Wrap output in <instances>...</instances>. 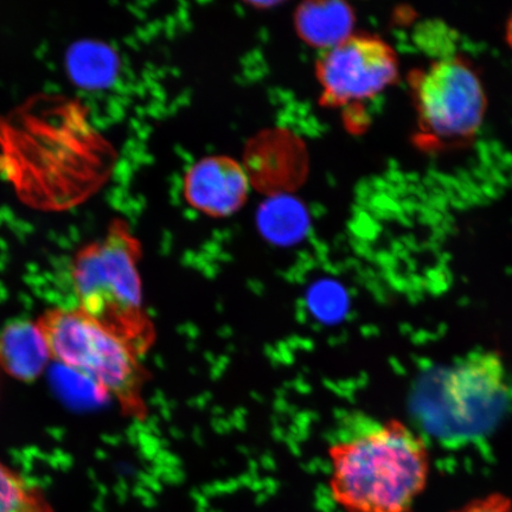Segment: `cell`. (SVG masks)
Returning a JSON list of instances; mask_svg holds the SVG:
<instances>
[{"label":"cell","instance_id":"6da1fadb","mask_svg":"<svg viewBox=\"0 0 512 512\" xmlns=\"http://www.w3.org/2000/svg\"><path fill=\"white\" fill-rule=\"evenodd\" d=\"M113 164L112 145L78 99L36 95L0 115V177L31 208L78 207L101 189Z\"/></svg>","mask_w":512,"mask_h":512},{"label":"cell","instance_id":"7a4b0ae2","mask_svg":"<svg viewBox=\"0 0 512 512\" xmlns=\"http://www.w3.org/2000/svg\"><path fill=\"white\" fill-rule=\"evenodd\" d=\"M328 459L330 495L343 512H412L431 476L426 440L395 419L332 441Z\"/></svg>","mask_w":512,"mask_h":512},{"label":"cell","instance_id":"3957f363","mask_svg":"<svg viewBox=\"0 0 512 512\" xmlns=\"http://www.w3.org/2000/svg\"><path fill=\"white\" fill-rule=\"evenodd\" d=\"M142 258L130 226L114 219L99 238L76 249L68 272L76 307L147 355L157 334L144 303Z\"/></svg>","mask_w":512,"mask_h":512},{"label":"cell","instance_id":"277c9868","mask_svg":"<svg viewBox=\"0 0 512 512\" xmlns=\"http://www.w3.org/2000/svg\"><path fill=\"white\" fill-rule=\"evenodd\" d=\"M51 360L86 379L117 405L125 418L145 422L149 416L145 390L151 379L146 355L78 307H50L36 319Z\"/></svg>","mask_w":512,"mask_h":512},{"label":"cell","instance_id":"5b68a950","mask_svg":"<svg viewBox=\"0 0 512 512\" xmlns=\"http://www.w3.org/2000/svg\"><path fill=\"white\" fill-rule=\"evenodd\" d=\"M504 363L494 352L467 355L422 381L416 413L428 433L460 445L488 434L509 402Z\"/></svg>","mask_w":512,"mask_h":512},{"label":"cell","instance_id":"8992f818","mask_svg":"<svg viewBox=\"0 0 512 512\" xmlns=\"http://www.w3.org/2000/svg\"><path fill=\"white\" fill-rule=\"evenodd\" d=\"M420 127L435 140H464L475 136L486 112L483 83L465 61L435 62L414 82Z\"/></svg>","mask_w":512,"mask_h":512},{"label":"cell","instance_id":"52a82bcc","mask_svg":"<svg viewBox=\"0 0 512 512\" xmlns=\"http://www.w3.org/2000/svg\"><path fill=\"white\" fill-rule=\"evenodd\" d=\"M326 100L332 105L375 98L398 79L394 50L380 38L351 36L325 50L317 68Z\"/></svg>","mask_w":512,"mask_h":512},{"label":"cell","instance_id":"ba28073f","mask_svg":"<svg viewBox=\"0 0 512 512\" xmlns=\"http://www.w3.org/2000/svg\"><path fill=\"white\" fill-rule=\"evenodd\" d=\"M249 181L245 169L227 157L196 163L184 181V194L192 208L214 217H226L245 204Z\"/></svg>","mask_w":512,"mask_h":512},{"label":"cell","instance_id":"9c48e42d","mask_svg":"<svg viewBox=\"0 0 512 512\" xmlns=\"http://www.w3.org/2000/svg\"><path fill=\"white\" fill-rule=\"evenodd\" d=\"M51 362L46 338L36 320H12L0 330V369L11 379L35 382Z\"/></svg>","mask_w":512,"mask_h":512},{"label":"cell","instance_id":"30bf717a","mask_svg":"<svg viewBox=\"0 0 512 512\" xmlns=\"http://www.w3.org/2000/svg\"><path fill=\"white\" fill-rule=\"evenodd\" d=\"M354 22L349 6L338 2L305 4L296 16L304 40L325 50L348 40Z\"/></svg>","mask_w":512,"mask_h":512},{"label":"cell","instance_id":"8fae6325","mask_svg":"<svg viewBox=\"0 0 512 512\" xmlns=\"http://www.w3.org/2000/svg\"><path fill=\"white\" fill-rule=\"evenodd\" d=\"M0 512H55L40 485L0 460Z\"/></svg>","mask_w":512,"mask_h":512},{"label":"cell","instance_id":"7c38bea8","mask_svg":"<svg viewBox=\"0 0 512 512\" xmlns=\"http://www.w3.org/2000/svg\"><path fill=\"white\" fill-rule=\"evenodd\" d=\"M266 227L275 230L277 234H283V227L287 233H292L291 227L299 226L303 219L302 210L294 207L290 202H275L265 211Z\"/></svg>","mask_w":512,"mask_h":512},{"label":"cell","instance_id":"4fadbf2b","mask_svg":"<svg viewBox=\"0 0 512 512\" xmlns=\"http://www.w3.org/2000/svg\"><path fill=\"white\" fill-rule=\"evenodd\" d=\"M451 512H512V499L502 492L473 498Z\"/></svg>","mask_w":512,"mask_h":512},{"label":"cell","instance_id":"5bb4252c","mask_svg":"<svg viewBox=\"0 0 512 512\" xmlns=\"http://www.w3.org/2000/svg\"><path fill=\"white\" fill-rule=\"evenodd\" d=\"M507 40L510 44V47L512 49V16L509 19L508 25H507Z\"/></svg>","mask_w":512,"mask_h":512}]
</instances>
